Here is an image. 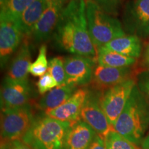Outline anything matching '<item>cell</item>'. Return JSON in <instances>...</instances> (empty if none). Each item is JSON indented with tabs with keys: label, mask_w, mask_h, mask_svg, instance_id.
I'll list each match as a JSON object with an SVG mask.
<instances>
[{
	"label": "cell",
	"mask_w": 149,
	"mask_h": 149,
	"mask_svg": "<svg viewBox=\"0 0 149 149\" xmlns=\"http://www.w3.org/2000/svg\"><path fill=\"white\" fill-rule=\"evenodd\" d=\"M48 4L46 0H35L26 9L19 20V24L24 36H31L35 26L40 20Z\"/></svg>",
	"instance_id": "19"
},
{
	"label": "cell",
	"mask_w": 149,
	"mask_h": 149,
	"mask_svg": "<svg viewBox=\"0 0 149 149\" xmlns=\"http://www.w3.org/2000/svg\"><path fill=\"white\" fill-rule=\"evenodd\" d=\"M35 119L30 104L21 107L1 109V137L7 141L22 139Z\"/></svg>",
	"instance_id": "5"
},
{
	"label": "cell",
	"mask_w": 149,
	"mask_h": 149,
	"mask_svg": "<svg viewBox=\"0 0 149 149\" xmlns=\"http://www.w3.org/2000/svg\"><path fill=\"white\" fill-rule=\"evenodd\" d=\"M55 45L73 55L97 57L88 32L86 0H70L61 12L53 35Z\"/></svg>",
	"instance_id": "1"
},
{
	"label": "cell",
	"mask_w": 149,
	"mask_h": 149,
	"mask_svg": "<svg viewBox=\"0 0 149 149\" xmlns=\"http://www.w3.org/2000/svg\"><path fill=\"white\" fill-rule=\"evenodd\" d=\"M57 86H58L57 81L48 72L40 77L37 82V88L40 95H45Z\"/></svg>",
	"instance_id": "25"
},
{
	"label": "cell",
	"mask_w": 149,
	"mask_h": 149,
	"mask_svg": "<svg viewBox=\"0 0 149 149\" xmlns=\"http://www.w3.org/2000/svg\"><path fill=\"white\" fill-rule=\"evenodd\" d=\"M86 13L88 32L97 53L111 41L126 35L122 23L104 12L93 0H86Z\"/></svg>",
	"instance_id": "4"
},
{
	"label": "cell",
	"mask_w": 149,
	"mask_h": 149,
	"mask_svg": "<svg viewBox=\"0 0 149 149\" xmlns=\"http://www.w3.org/2000/svg\"><path fill=\"white\" fill-rule=\"evenodd\" d=\"M97 60L99 65L113 68L132 67L137 61V59L126 57L115 52L108 51L100 48L97 51Z\"/></svg>",
	"instance_id": "20"
},
{
	"label": "cell",
	"mask_w": 149,
	"mask_h": 149,
	"mask_svg": "<svg viewBox=\"0 0 149 149\" xmlns=\"http://www.w3.org/2000/svg\"><path fill=\"white\" fill-rule=\"evenodd\" d=\"M46 1L48 4L49 5V4H51V3L59 2V1H69L70 0H46Z\"/></svg>",
	"instance_id": "32"
},
{
	"label": "cell",
	"mask_w": 149,
	"mask_h": 149,
	"mask_svg": "<svg viewBox=\"0 0 149 149\" xmlns=\"http://www.w3.org/2000/svg\"><path fill=\"white\" fill-rule=\"evenodd\" d=\"M143 63L147 69H149V42L147 44L143 56Z\"/></svg>",
	"instance_id": "30"
},
{
	"label": "cell",
	"mask_w": 149,
	"mask_h": 149,
	"mask_svg": "<svg viewBox=\"0 0 149 149\" xmlns=\"http://www.w3.org/2000/svg\"><path fill=\"white\" fill-rule=\"evenodd\" d=\"M133 68L96 66L91 84L95 91L102 93L114 86L132 78Z\"/></svg>",
	"instance_id": "13"
},
{
	"label": "cell",
	"mask_w": 149,
	"mask_h": 149,
	"mask_svg": "<svg viewBox=\"0 0 149 149\" xmlns=\"http://www.w3.org/2000/svg\"><path fill=\"white\" fill-rule=\"evenodd\" d=\"M32 88L29 79L16 81L8 77L3 79L1 88V109L21 107L29 104Z\"/></svg>",
	"instance_id": "10"
},
{
	"label": "cell",
	"mask_w": 149,
	"mask_h": 149,
	"mask_svg": "<svg viewBox=\"0 0 149 149\" xmlns=\"http://www.w3.org/2000/svg\"><path fill=\"white\" fill-rule=\"evenodd\" d=\"M8 1L9 0H0V7H1V8H3L7 4V3L8 2Z\"/></svg>",
	"instance_id": "33"
},
{
	"label": "cell",
	"mask_w": 149,
	"mask_h": 149,
	"mask_svg": "<svg viewBox=\"0 0 149 149\" xmlns=\"http://www.w3.org/2000/svg\"><path fill=\"white\" fill-rule=\"evenodd\" d=\"M88 149H107L105 141L104 139L97 135Z\"/></svg>",
	"instance_id": "29"
},
{
	"label": "cell",
	"mask_w": 149,
	"mask_h": 149,
	"mask_svg": "<svg viewBox=\"0 0 149 149\" xmlns=\"http://www.w3.org/2000/svg\"><path fill=\"white\" fill-rule=\"evenodd\" d=\"M24 33L18 22L0 17V61L3 68L23 42Z\"/></svg>",
	"instance_id": "11"
},
{
	"label": "cell",
	"mask_w": 149,
	"mask_h": 149,
	"mask_svg": "<svg viewBox=\"0 0 149 149\" xmlns=\"http://www.w3.org/2000/svg\"><path fill=\"white\" fill-rule=\"evenodd\" d=\"M136 84L149 102V69L144 70L137 74Z\"/></svg>",
	"instance_id": "27"
},
{
	"label": "cell",
	"mask_w": 149,
	"mask_h": 149,
	"mask_svg": "<svg viewBox=\"0 0 149 149\" xmlns=\"http://www.w3.org/2000/svg\"><path fill=\"white\" fill-rule=\"evenodd\" d=\"M99 6L109 15L116 16L119 13L122 0H93Z\"/></svg>",
	"instance_id": "26"
},
{
	"label": "cell",
	"mask_w": 149,
	"mask_h": 149,
	"mask_svg": "<svg viewBox=\"0 0 149 149\" xmlns=\"http://www.w3.org/2000/svg\"><path fill=\"white\" fill-rule=\"evenodd\" d=\"M48 72L55 79L58 86L66 84V77L64 68V59L63 57H55L50 59Z\"/></svg>",
	"instance_id": "24"
},
{
	"label": "cell",
	"mask_w": 149,
	"mask_h": 149,
	"mask_svg": "<svg viewBox=\"0 0 149 149\" xmlns=\"http://www.w3.org/2000/svg\"><path fill=\"white\" fill-rule=\"evenodd\" d=\"M77 89L75 86L68 84L57 86L39 100L37 107L45 112L55 109L66 102Z\"/></svg>",
	"instance_id": "18"
},
{
	"label": "cell",
	"mask_w": 149,
	"mask_h": 149,
	"mask_svg": "<svg viewBox=\"0 0 149 149\" xmlns=\"http://www.w3.org/2000/svg\"><path fill=\"white\" fill-rule=\"evenodd\" d=\"M68 1H59L48 6L35 26L31 37L37 44L46 42L52 36L58 24L61 12Z\"/></svg>",
	"instance_id": "12"
},
{
	"label": "cell",
	"mask_w": 149,
	"mask_h": 149,
	"mask_svg": "<svg viewBox=\"0 0 149 149\" xmlns=\"http://www.w3.org/2000/svg\"><path fill=\"white\" fill-rule=\"evenodd\" d=\"M72 125L47 115L37 117L21 139L33 149H65Z\"/></svg>",
	"instance_id": "3"
},
{
	"label": "cell",
	"mask_w": 149,
	"mask_h": 149,
	"mask_svg": "<svg viewBox=\"0 0 149 149\" xmlns=\"http://www.w3.org/2000/svg\"><path fill=\"white\" fill-rule=\"evenodd\" d=\"M35 0H9L7 4L1 8L0 17L19 22L28 7Z\"/></svg>",
	"instance_id": "21"
},
{
	"label": "cell",
	"mask_w": 149,
	"mask_h": 149,
	"mask_svg": "<svg viewBox=\"0 0 149 149\" xmlns=\"http://www.w3.org/2000/svg\"><path fill=\"white\" fill-rule=\"evenodd\" d=\"M4 149H33L23 141L20 139L8 141Z\"/></svg>",
	"instance_id": "28"
},
{
	"label": "cell",
	"mask_w": 149,
	"mask_h": 149,
	"mask_svg": "<svg viewBox=\"0 0 149 149\" xmlns=\"http://www.w3.org/2000/svg\"><path fill=\"white\" fill-rule=\"evenodd\" d=\"M99 91L88 90L86 98L81 109L80 119L88 124L97 135L105 139L113 127L111 125L100 104Z\"/></svg>",
	"instance_id": "8"
},
{
	"label": "cell",
	"mask_w": 149,
	"mask_h": 149,
	"mask_svg": "<svg viewBox=\"0 0 149 149\" xmlns=\"http://www.w3.org/2000/svg\"><path fill=\"white\" fill-rule=\"evenodd\" d=\"M31 64V48L29 39L27 37H25L17 53L9 66L7 77L16 81L27 80Z\"/></svg>",
	"instance_id": "15"
},
{
	"label": "cell",
	"mask_w": 149,
	"mask_h": 149,
	"mask_svg": "<svg viewBox=\"0 0 149 149\" xmlns=\"http://www.w3.org/2000/svg\"><path fill=\"white\" fill-rule=\"evenodd\" d=\"M97 133L82 120L73 124L66 136L65 149H88Z\"/></svg>",
	"instance_id": "16"
},
{
	"label": "cell",
	"mask_w": 149,
	"mask_h": 149,
	"mask_svg": "<svg viewBox=\"0 0 149 149\" xmlns=\"http://www.w3.org/2000/svg\"><path fill=\"white\" fill-rule=\"evenodd\" d=\"M88 94V89L78 88L70 97L59 107L46 111L45 115L62 122L74 124L80 120L81 109Z\"/></svg>",
	"instance_id": "14"
},
{
	"label": "cell",
	"mask_w": 149,
	"mask_h": 149,
	"mask_svg": "<svg viewBox=\"0 0 149 149\" xmlns=\"http://www.w3.org/2000/svg\"><path fill=\"white\" fill-rule=\"evenodd\" d=\"M97 57L74 55L64 59L66 82L75 86L88 85L92 81Z\"/></svg>",
	"instance_id": "9"
},
{
	"label": "cell",
	"mask_w": 149,
	"mask_h": 149,
	"mask_svg": "<svg viewBox=\"0 0 149 149\" xmlns=\"http://www.w3.org/2000/svg\"><path fill=\"white\" fill-rule=\"evenodd\" d=\"M48 68L47 60V48L45 44H42L39 50L36 59L31 63L29 68V73L34 77H42L46 72Z\"/></svg>",
	"instance_id": "23"
},
{
	"label": "cell",
	"mask_w": 149,
	"mask_h": 149,
	"mask_svg": "<svg viewBox=\"0 0 149 149\" xmlns=\"http://www.w3.org/2000/svg\"><path fill=\"white\" fill-rule=\"evenodd\" d=\"M107 149H139L137 145L126 139L113 129L105 139Z\"/></svg>",
	"instance_id": "22"
},
{
	"label": "cell",
	"mask_w": 149,
	"mask_h": 149,
	"mask_svg": "<svg viewBox=\"0 0 149 149\" xmlns=\"http://www.w3.org/2000/svg\"><path fill=\"white\" fill-rule=\"evenodd\" d=\"M102 48L126 57L137 59L141 55L142 45L139 37L126 34L111 41Z\"/></svg>",
	"instance_id": "17"
},
{
	"label": "cell",
	"mask_w": 149,
	"mask_h": 149,
	"mask_svg": "<svg viewBox=\"0 0 149 149\" xmlns=\"http://www.w3.org/2000/svg\"><path fill=\"white\" fill-rule=\"evenodd\" d=\"M126 34L140 39L149 37V0H131L126 4L123 15Z\"/></svg>",
	"instance_id": "7"
},
{
	"label": "cell",
	"mask_w": 149,
	"mask_h": 149,
	"mask_svg": "<svg viewBox=\"0 0 149 149\" xmlns=\"http://www.w3.org/2000/svg\"><path fill=\"white\" fill-rule=\"evenodd\" d=\"M135 85V80L130 78L101 93L100 104L113 127L125 107Z\"/></svg>",
	"instance_id": "6"
},
{
	"label": "cell",
	"mask_w": 149,
	"mask_h": 149,
	"mask_svg": "<svg viewBox=\"0 0 149 149\" xmlns=\"http://www.w3.org/2000/svg\"><path fill=\"white\" fill-rule=\"evenodd\" d=\"M149 126V102L135 86L113 129L136 145L140 144Z\"/></svg>",
	"instance_id": "2"
},
{
	"label": "cell",
	"mask_w": 149,
	"mask_h": 149,
	"mask_svg": "<svg viewBox=\"0 0 149 149\" xmlns=\"http://www.w3.org/2000/svg\"><path fill=\"white\" fill-rule=\"evenodd\" d=\"M142 149H149V133L142 141Z\"/></svg>",
	"instance_id": "31"
}]
</instances>
